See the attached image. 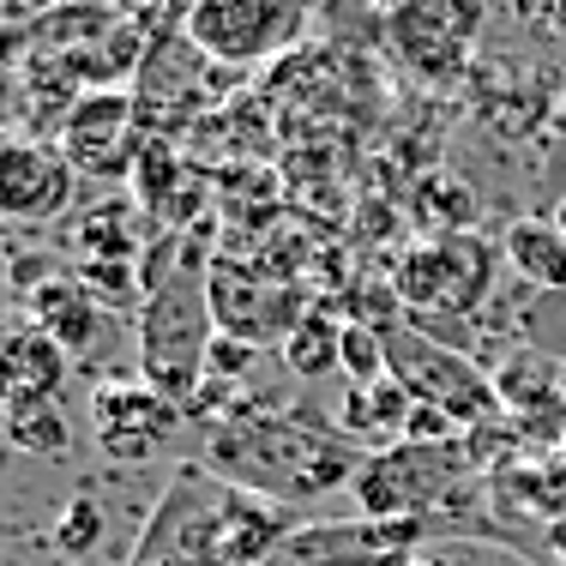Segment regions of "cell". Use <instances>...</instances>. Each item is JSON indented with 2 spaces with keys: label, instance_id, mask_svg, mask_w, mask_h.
<instances>
[{
  "label": "cell",
  "instance_id": "obj_10",
  "mask_svg": "<svg viewBox=\"0 0 566 566\" xmlns=\"http://www.w3.org/2000/svg\"><path fill=\"white\" fill-rule=\"evenodd\" d=\"M494 253L489 241L452 235L440 248H410L398 265V302L403 307H476L489 295Z\"/></svg>",
  "mask_w": 566,
  "mask_h": 566
},
{
  "label": "cell",
  "instance_id": "obj_27",
  "mask_svg": "<svg viewBox=\"0 0 566 566\" xmlns=\"http://www.w3.org/2000/svg\"><path fill=\"white\" fill-rule=\"evenodd\" d=\"M157 7H175V12H187V7H193V0H157Z\"/></svg>",
  "mask_w": 566,
  "mask_h": 566
},
{
  "label": "cell",
  "instance_id": "obj_18",
  "mask_svg": "<svg viewBox=\"0 0 566 566\" xmlns=\"http://www.w3.org/2000/svg\"><path fill=\"white\" fill-rule=\"evenodd\" d=\"M7 440L31 458H66L73 452V422L49 392H7Z\"/></svg>",
  "mask_w": 566,
  "mask_h": 566
},
{
  "label": "cell",
  "instance_id": "obj_17",
  "mask_svg": "<svg viewBox=\"0 0 566 566\" xmlns=\"http://www.w3.org/2000/svg\"><path fill=\"white\" fill-rule=\"evenodd\" d=\"M66 368H73V356L49 338L36 319H19V326L7 332V392H61Z\"/></svg>",
  "mask_w": 566,
  "mask_h": 566
},
{
  "label": "cell",
  "instance_id": "obj_15",
  "mask_svg": "<svg viewBox=\"0 0 566 566\" xmlns=\"http://www.w3.org/2000/svg\"><path fill=\"white\" fill-rule=\"evenodd\" d=\"M410 410H416L410 386H403L398 374H386V380H374V386H356V392L344 398V410H338V428H344L349 440H361V447L386 452V447H392L386 434H398V440H403V422H410Z\"/></svg>",
  "mask_w": 566,
  "mask_h": 566
},
{
  "label": "cell",
  "instance_id": "obj_16",
  "mask_svg": "<svg viewBox=\"0 0 566 566\" xmlns=\"http://www.w3.org/2000/svg\"><path fill=\"white\" fill-rule=\"evenodd\" d=\"M506 265L518 272L531 290L560 295L566 290V235L555 229V218H518L506 229Z\"/></svg>",
  "mask_w": 566,
  "mask_h": 566
},
{
  "label": "cell",
  "instance_id": "obj_1",
  "mask_svg": "<svg viewBox=\"0 0 566 566\" xmlns=\"http://www.w3.org/2000/svg\"><path fill=\"white\" fill-rule=\"evenodd\" d=\"M206 470H218L235 489H260L272 501H307L338 482H356L368 452L338 447L349 440L344 428L314 422L307 410H277V403L253 398L229 416L223 428H206Z\"/></svg>",
  "mask_w": 566,
  "mask_h": 566
},
{
  "label": "cell",
  "instance_id": "obj_20",
  "mask_svg": "<svg viewBox=\"0 0 566 566\" xmlns=\"http://www.w3.org/2000/svg\"><path fill=\"white\" fill-rule=\"evenodd\" d=\"M338 338H344V319H332L326 307H307L302 326L283 338V368H295L302 380H319L326 368H338Z\"/></svg>",
  "mask_w": 566,
  "mask_h": 566
},
{
  "label": "cell",
  "instance_id": "obj_25",
  "mask_svg": "<svg viewBox=\"0 0 566 566\" xmlns=\"http://www.w3.org/2000/svg\"><path fill=\"white\" fill-rule=\"evenodd\" d=\"M416 566H458V560H447V555H416Z\"/></svg>",
  "mask_w": 566,
  "mask_h": 566
},
{
  "label": "cell",
  "instance_id": "obj_5",
  "mask_svg": "<svg viewBox=\"0 0 566 566\" xmlns=\"http://www.w3.org/2000/svg\"><path fill=\"white\" fill-rule=\"evenodd\" d=\"M307 0H193L181 36L218 66H260L302 43Z\"/></svg>",
  "mask_w": 566,
  "mask_h": 566
},
{
  "label": "cell",
  "instance_id": "obj_14",
  "mask_svg": "<svg viewBox=\"0 0 566 566\" xmlns=\"http://www.w3.org/2000/svg\"><path fill=\"white\" fill-rule=\"evenodd\" d=\"M73 248H78V265L91 260H127L139 265L145 260V211L133 199H97L73 218Z\"/></svg>",
  "mask_w": 566,
  "mask_h": 566
},
{
  "label": "cell",
  "instance_id": "obj_4",
  "mask_svg": "<svg viewBox=\"0 0 566 566\" xmlns=\"http://www.w3.org/2000/svg\"><path fill=\"white\" fill-rule=\"evenodd\" d=\"M223 501L229 482L218 470H175L139 531L133 566H223Z\"/></svg>",
  "mask_w": 566,
  "mask_h": 566
},
{
  "label": "cell",
  "instance_id": "obj_11",
  "mask_svg": "<svg viewBox=\"0 0 566 566\" xmlns=\"http://www.w3.org/2000/svg\"><path fill=\"white\" fill-rule=\"evenodd\" d=\"M139 109L127 91H85L61 120V151L78 175H120L139 164Z\"/></svg>",
  "mask_w": 566,
  "mask_h": 566
},
{
  "label": "cell",
  "instance_id": "obj_9",
  "mask_svg": "<svg viewBox=\"0 0 566 566\" xmlns=\"http://www.w3.org/2000/svg\"><path fill=\"white\" fill-rule=\"evenodd\" d=\"M206 295H211V319L218 332H235L248 344H265V338H290L302 326V295L283 290V283L260 277L253 265H235V260H218L206 272Z\"/></svg>",
  "mask_w": 566,
  "mask_h": 566
},
{
  "label": "cell",
  "instance_id": "obj_21",
  "mask_svg": "<svg viewBox=\"0 0 566 566\" xmlns=\"http://www.w3.org/2000/svg\"><path fill=\"white\" fill-rule=\"evenodd\" d=\"M338 374L349 386H374L392 374V356H386V326H368V319H344L338 338Z\"/></svg>",
  "mask_w": 566,
  "mask_h": 566
},
{
  "label": "cell",
  "instance_id": "obj_7",
  "mask_svg": "<svg viewBox=\"0 0 566 566\" xmlns=\"http://www.w3.org/2000/svg\"><path fill=\"white\" fill-rule=\"evenodd\" d=\"M428 518H319L295 524L260 566H374L380 555H422Z\"/></svg>",
  "mask_w": 566,
  "mask_h": 566
},
{
  "label": "cell",
  "instance_id": "obj_19",
  "mask_svg": "<svg viewBox=\"0 0 566 566\" xmlns=\"http://www.w3.org/2000/svg\"><path fill=\"white\" fill-rule=\"evenodd\" d=\"M103 531H109V518H103L97 494H73V501L55 512V524H49V543H55L61 566H91L103 548Z\"/></svg>",
  "mask_w": 566,
  "mask_h": 566
},
{
  "label": "cell",
  "instance_id": "obj_22",
  "mask_svg": "<svg viewBox=\"0 0 566 566\" xmlns=\"http://www.w3.org/2000/svg\"><path fill=\"white\" fill-rule=\"evenodd\" d=\"M78 277L97 295V307H133L145 295L139 265H127V260H91V265H78Z\"/></svg>",
  "mask_w": 566,
  "mask_h": 566
},
{
  "label": "cell",
  "instance_id": "obj_3",
  "mask_svg": "<svg viewBox=\"0 0 566 566\" xmlns=\"http://www.w3.org/2000/svg\"><path fill=\"white\" fill-rule=\"evenodd\" d=\"M199 272V253L181 248V272H175L164 290L145 295L139 314V368L145 380L164 398H175L187 410L193 392L206 386V344L218 338V319H211V295Z\"/></svg>",
  "mask_w": 566,
  "mask_h": 566
},
{
  "label": "cell",
  "instance_id": "obj_24",
  "mask_svg": "<svg viewBox=\"0 0 566 566\" xmlns=\"http://www.w3.org/2000/svg\"><path fill=\"white\" fill-rule=\"evenodd\" d=\"M458 440H464V428L440 403H416L410 422H403V447H458Z\"/></svg>",
  "mask_w": 566,
  "mask_h": 566
},
{
  "label": "cell",
  "instance_id": "obj_13",
  "mask_svg": "<svg viewBox=\"0 0 566 566\" xmlns=\"http://www.w3.org/2000/svg\"><path fill=\"white\" fill-rule=\"evenodd\" d=\"M24 319H36V326H43L66 356H73V349H91V344H97V326H103L97 295L85 290V277H78V272H49L31 295H24Z\"/></svg>",
  "mask_w": 566,
  "mask_h": 566
},
{
  "label": "cell",
  "instance_id": "obj_26",
  "mask_svg": "<svg viewBox=\"0 0 566 566\" xmlns=\"http://www.w3.org/2000/svg\"><path fill=\"white\" fill-rule=\"evenodd\" d=\"M555 229H560V235H566V199H560V206H555Z\"/></svg>",
  "mask_w": 566,
  "mask_h": 566
},
{
  "label": "cell",
  "instance_id": "obj_6",
  "mask_svg": "<svg viewBox=\"0 0 566 566\" xmlns=\"http://www.w3.org/2000/svg\"><path fill=\"white\" fill-rule=\"evenodd\" d=\"M386 356L392 374L410 386L416 403H440L458 428H476L489 416H501V386L482 374V361H470L464 349L422 338L416 326H386Z\"/></svg>",
  "mask_w": 566,
  "mask_h": 566
},
{
  "label": "cell",
  "instance_id": "obj_12",
  "mask_svg": "<svg viewBox=\"0 0 566 566\" xmlns=\"http://www.w3.org/2000/svg\"><path fill=\"white\" fill-rule=\"evenodd\" d=\"M78 193V169L61 145L49 139H19L7 145V164H0V206L19 223H49L73 206Z\"/></svg>",
  "mask_w": 566,
  "mask_h": 566
},
{
  "label": "cell",
  "instance_id": "obj_2",
  "mask_svg": "<svg viewBox=\"0 0 566 566\" xmlns=\"http://www.w3.org/2000/svg\"><path fill=\"white\" fill-rule=\"evenodd\" d=\"M482 482L464 447H386L349 482L356 518H458V506L476 501Z\"/></svg>",
  "mask_w": 566,
  "mask_h": 566
},
{
  "label": "cell",
  "instance_id": "obj_23",
  "mask_svg": "<svg viewBox=\"0 0 566 566\" xmlns=\"http://www.w3.org/2000/svg\"><path fill=\"white\" fill-rule=\"evenodd\" d=\"M260 361V344H248V338H235V332H218V338L206 344V380H229V386H241V374Z\"/></svg>",
  "mask_w": 566,
  "mask_h": 566
},
{
  "label": "cell",
  "instance_id": "obj_8",
  "mask_svg": "<svg viewBox=\"0 0 566 566\" xmlns=\"http://www.w3.org/2000/svg\"><path fill=\"white\" fill-rule=\"evenodd\" d=\"M181 403L164 398L151 380H109L91 392V422H97V452L109 464H145L181 422Z\"/></svg>",
  "mask_w": 566,
  "mask_h": 566
}]
</instances>
